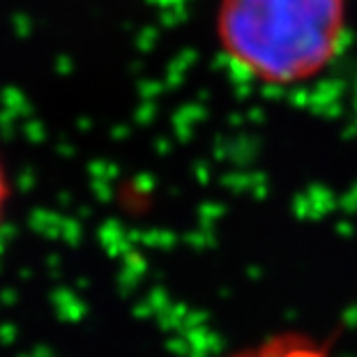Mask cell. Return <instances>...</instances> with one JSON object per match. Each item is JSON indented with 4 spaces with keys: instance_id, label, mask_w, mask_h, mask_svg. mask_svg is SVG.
Listing matches in <instances>:
<instances>
[{
    "instance_id": "cell-1",
    "label": "cell",
    "mask_w": 357,
    "mask_h": 357,
    "mask_svg": "<svg viewBox=\"0 0 357 357\" xmlns=\"http://www.w3.org/2000/svg\"><path fill=\"white\" fill-rule=\"evenodd\" d=\"M351 0H217L214 42L245 81L268 90L302 88L346 53Z\"/></svg>"
},
{
    "instance_id": "cell-2",
    "label": "cell",
    "mask_w": 357,
    "mask_h": 357,
    "mask_svg": "<svg viewBox=\"0 0 357 357\" xmlns=\"http://www.w3.org/2000/svg\"><path fill=\"white\" fill-rule=\"evenodd\" d=\"M10 205H12V177L7 171L5 157L0 153V231H3L7 217H10Z\"/></svg>"
}]
</instances>
